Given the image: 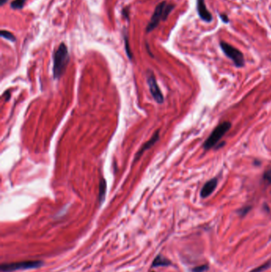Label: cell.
I'll return each mask as SVG.
<instances>
[{"label":"cell","mask_w":271,"mask_h":272,"mask_svg":"<svg viewBox=\"0 0 271 272\" xmlns=\"http://www.w3.org/2000/svg\"><path fill=\"white\" fill-rule=\"evenodd\" d=\"M124 41H125V47H126V51H127V54L128 57L130 59H132V54L130 52V46H129V40H128V37H127L126 34H124Z\"/></svg>","instance_id":"cell-14"},{"label":"cell","mask_w":271,"mask_h":272,"mask_svg":"<svg viewBox=\"0 0 271 272\" xmlns=\"http://www.w3.org/2000/svg\"><path fill=\"white\" fill-rule=\"evenodd\" d=\"M159 133H160V131H159V130H157L155 133H154V135H153L152 138H151L149 141H147V142H146V143H145L142 147H141V149L139 150V152L136 154L135 159H134V162H136L138 159H140V157L141 156V154L144 153L146 150H148V149H150V148L152 147L153 145L155 144V142L158 141V139H159Z\"/></svg>","instance_id":"cell-9"},{"label":"cell","mask_w":271,"mask_h":272,"mask_svg":"<svg viewBox=\"0 0 271 272\" xmlns=\"http://www.w3.org/2000/svg\"><path fill=\"white\" fill-rule=\"evenodd\" d=\"M218 181L216 178H212L203 185L201 189V197L202 198H206L211 195L217 187Z\"/></svg>","instance_id":"cell-7"},{"label":"cell","mask_w":271,"mask_h":272,"mask_svg":"<svg viewBox=\"0 0 271 272\" xmlns=\"http://www.w3.org/2000/svg\"><path fill=\"white\" fill-rule=\"evenodd\" d=\"M106 190H107V183L105 179H101L99 182V198L100 204H102L104 201L105 195H106Z\"/></svg>","instance_id":"cell-10"},{"label":"cell","mask_w":271,"mask_h":272,"mask_svg":"<svg viewBox=\"0 0 271 272\" xmlns=\"http://www.w3.org/2000/svg\"><path fill=\"white\" fill-rule=\"evenodd\" d=\"M270 266V262H267V263H265V264H263L262 266H258V268H255L253 271H251V272H262L264 271L265 270H267Z\"/></svg>","instance_id":"cell-15"},{"label":"cell","mask_w":271,"mask_h":272,"mask_svg":"<svg viewBox=\"0 0 271 272\" xmlns=\"http://www.w3.org/2000/svg\"><path fill=\"white\" fill-rule=\"evenodd\" d=\"M25 3V0H14L11 3V7L13 9H22Z\"/></svg>","instance_id":"cell-13"},{"label":"cell","mask_w":271,"mask_h":272,"mask_svg":"<svg viewBox=\"0 0 271 272\" xmlns=\"http://www.w3.org/2000/svg\"><path fill=\"white\" fill-rule=\"evenodd\" d=\"M197 11L199 16L205 22H211L212 20V16L211 13L208 11V10L207 9L204 0H197Z\"/></svg>","instance_id":"cell-8"},{"label":"cell","mask_w":271,"mask_h":272,"mask_svg":"<svg viewBox=\"0 0 271 272\" xmlns=\"http://www.w3.org/2000/svg\"><path fill=\"white\" fill-rule=\"evenodd\" d=\"M7 1H8V0H0V4H1V6H3Z\"/></svg>","instance_id":"cell-21"},{"label":"cell","mask_w":271,"mask_h":272,"mask_svg":"<svg viewBox=\"0 0 271 272\" xmlns=\"http://www.w3.org/2000/svg\"><path fill=\"white\" fill-rule=\"evenodd\" d=\"M122 14H123V16H124L127 19H128V18H129V11H128V9H124V10L122 11Z\"/></svg>","instance_id":"cell-19"},{"label":"cell","mask_w":271,"mask_h":272,"mask_svg":"<svg viewBox=\"0 0 271 272\" xmlns=\"http://www.w3.org/2000/svg\"><path fill=\"white\" fill-rule=\"evenodd\" d=\"M173 8H174L173 5L167 4L166 2H165V1L159 3L156 7L155 11L153 12V14L151 18V20L147 26L146 31L149 33V32L153 30L158 26V24L161 20L165 21L167 17L169 16V14H170V12L172 11Z\"/></svg>","instance_id":"cell-2"},{"label":"cell","mask_w":271,"mask_h":272,"mask_svg":"<svg viewBox=\"0 0 271 272\" xmlns=\"http://www.w3.org/2000/svg\"><path fill=\"white\" fill-rule=\"evenodd\" d=\"M147 84L149 85L150 93L156 102L158 104H162L164 102L163 94L161 93V89L158 87V83L156 81L154 75L152 72H149L147 73Z\"/></svg>","instance_id":"cell-6"},{"label":"cell","mask_w":271,"mask_h":272,"mask_svg":"<svg viewBox=\"0 0 271 272\" xmlns=\"http://www.w3.org/2000/svg\"><path fill=\"white\" fill-rule=\"evenodd\" d=\"M250 209H251V208L250 207H245V208H243V209L241 210V211H240V213H241V215L242 216H244L245 215V214H246V213H247V212H248L249 210H250Z\"/></svg>","instance_id":"cell-18"},{"label":"cell","mask_w":271,"mask_h":272,"mask_svg":"<svg viewBox=\"0 0 271 272\" xmlns=\"http://www.w3.org/2000/svg\"><path fill=\"white\" fill-rule=\"evenodd\" d=\"M220 47L225 55L230 59H232L237 67H243L244 65V57L243 54L239 49L225 42H221Z\"/></svg>","instance_id":"cell-4"},{"label":"cell","mask_w":271,"mask_h":272,"mask_svg":"<svg viewBox=\"0 0 271 272\" xmlns=\"http://www.w3.org/2000/svg\"><path fill=\"white\" fill-rule=\"evenodd\" d=\"M43 264L41 261H24L19 263L4 264L1 265V271L3 272H11L18 270L34 269L40 267Z\"/></svg>","instance_id":"cell-5"},{"label":"cell","mask_w":271,"mask_h":272,"mask_svg":"<svg viewBox=\"0 0 271 272\" xmlns=\"http://www.w3.org/2000/svg\"><path fill=\"white\" fill-rule=\"evenodd\" d=\"M263 179L264 181H267L268 183L271 184V169H269L263 173Z\"/></svg>","instance_id":"cell-16"},{"label":"cell","mask_w":271,"mask_h":272,"mask_svg":"<svg viewBox=\"0 0 271 272\" xmlns=\"http://www.w3.org/2000/svg\"><path fill=\"white\" fill-rule=\"evenodd\" d=\"M220 18L224 23H228V18H227L226 14H220Z\"/></svg>","instance_id":"cell-20"},{"label":"cell","mask_w":271,"mask_h":272,"mask_svg":"<svg viewBox=\"0 0 271 272\" xmlns=\"http://www.w3.org/2000/svg\"><path fill=\"white\" fill-rule=\"evenodd\" d=\"M69 61V54L68 48L65 43H61L55 52L53 56V77L59 79L65 73V68Z\"/></svg>","instance_id":"cell-1"},{"label":"cell","mask_w":271,"mask_h":272,"mask_svg":"<svg viewBox=\"0 0 271 272\" xmlns=\"http://www.w3.org/2000/svg\"><path fill=\"white\" fill-rule=\"evenodd\" d=\"M1 36L3 38H6V39L11 41V42H15L16 41V38L14 37V34L11 33L10 31H7V30H2L1 31Z\"/></svg>","instance_id":"cell-12"},{"label":"cell","mask_w":271,"mask_h":272,"mask_svg":"<svg viewBox=\"0 0 271 272\" xmlns=\"http://www.w3.org/2000/svg\"><path fill=\"white\" fill-rule=\"evenodd\" d=\"M231 128H232V123L230 122H223L220 125H218L217 127L212 130L211 135L203 143V147L204 150H210L211 148L217 144L219 141L223 138V136L230 130Z\"/></svg>","instance_id":"cell-3"},{"label":"cell","mask_w":271,"mask_h":272,"mask_svg":"<svg viewBox=\"0 0 271 272\" xmlns=\"http://www.w3.org/2000/svg\"><path fill=\"white\" fill-rule=\"evenodd\" d=\"M171 264L170 261L169 259H167L165 257H163L162 255H158L155 258L153 263L152 266L156 267V266H168Z\"/></svg>","instance_id":"cell-11"},{"label":"cell","mask_w":271,"mask_h":272,"mask_svg":"<svg viewBox=\"0 0 271 272\" xmlns=\"http://www.w3.org/2000/svg\"><path fill=\"white\" fill-rule=\"evenodd\" d=\"M208 269V266L207 265H201V266H198L195 267L194 269L192 270L193 272H203L205 271Z\"/></svg>","instance_id":"cell-17"}]
</instances>
